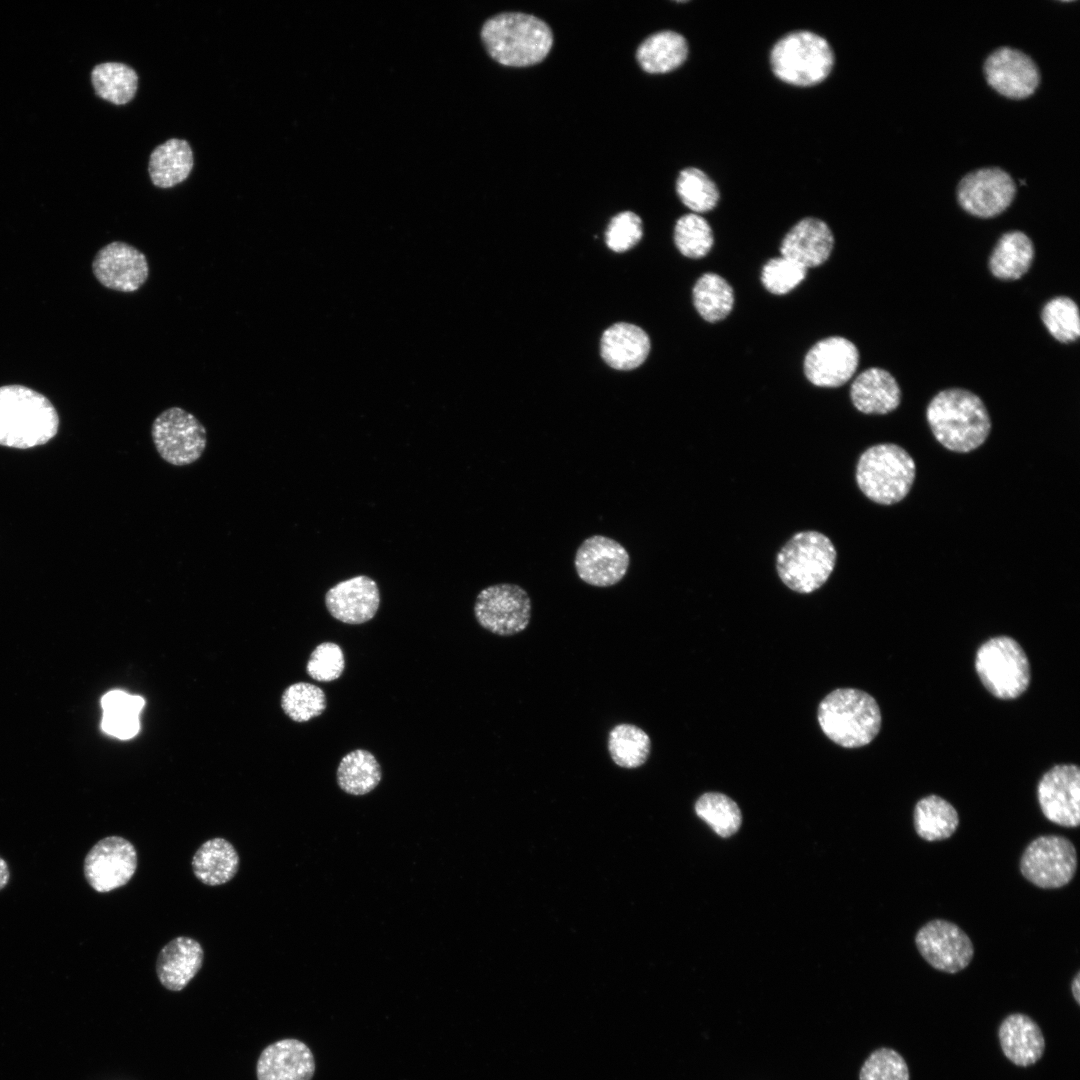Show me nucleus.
Wrapping results in <instances>:
<instances>
[{
    "mask_svg": "<svg viewBox=\"0 0 1080 1080\" xmlns=\"http://www.w3.org/2000/svg\"><path fill=\"white\" fill-rule=\"evenodd\" d=\"M344 668V653L340 646L333 642L319 644L311 653L306 665L308 675L321 682L338 679Z\"/></svg>",
    "mask_w": 1080,
    "mask_h": 1080,
    "instance_id": "c03bdc74",
    "label": "nucleus"
},
{
    "mask_svg": "<svg viewBox=\"0 0 1080 1080\" xmlns=\"http://www.w3.org/2000/svg\"><path fill=\"white\" fill-rule=\"evenodd\" d=\"M1077 870V852L1073 843L1060 835H1042L1032 840L1020 859L1021 874L1043 889L1067 885Z\"/></svg>",
    "mask_w": 1080,
    "mask_h": 1080,
    "instance_id": "9d476101",
    "label": "nucleus"
},
{
    "mask_svg": "<svg viewBox=\"0 0 1080 1080\" xmlns=\"http://www.w3.org/2000/svg\"><path fill=\"white\" fill-rule=\"evenodd\" d=\"M858 362V349L850 340L840 336L828 337L807 352L804 373L816 386L839 387L851 379Z\"/></svg>",
    "mask_w": 1080,
    "mask_h": 1080,
    "instance_id": "a211bd4d",
    "label": "nucleus"
},
{
    "mask_svg": "<svg viewBox=\"0 0 1080 1080\" xmlns=\"http://www.w3.org/2000/svg\"><path fill=\"white\" fill-rule=\"evenodd\" d=\"M984 72L992 88L1013 99L1030 96L1040 81L1035 62L1022 51L1011 47L994 50L985 61Z\"/></svg>",
    "mask_w": 1080,
    "mask_h": 1080,
    "instance_id": "6ab92c4d",
    "label": "nucleus"
},
{
    "mask_svg": "<svg viewBox=\"0 0 1080 1080\" xmlns=\"http://www.w3.org/2000/svg\"><path fill=\"white\" fill-rule=\"evenodd\" d=\"M817 718L823 733L844 748L869 744L882 723L874 697L855 688H838L826 695L818 706Z\"/></svg>",
    "mask_w": 1080,
    "mask_h": 1080,
    "instance_id": "20e7f679",
    "label": "nucleus"
},
{
    "mask_svg": "<svg viewBox=\"0 0 1080 1080\" xmlns=\"http://www.w3.org/2000/svg\"><path fill=\"white\" fill-rule=\"evenodd\" d=\"M693 303L704 320L708 322L723 320L733 308V289L720 275L705 273L697 280L693 288Z\"/></svg>",
    "mask_w": 1080,
    "mask_h": 1080,
    "instance_id": "c9c22d12",
    "label": "nucleus"
},
{
    "mask_svg": "<svg viewBox=\"0 0 1080 1080\" xmlns=\"http://www.w3.org/2000/svg\"><path fill=\"white\" fill-rule=\"evenodd\" d=\"M850 398L858 411L883 415L899 406L901 389L888 371L873 367L855 378L850 388Z\"/></svg>",
    "mask_w": 1080,
    "mask_h": 1080,
    "instance_id": "393cba45",
    "label": "nucleus"
},
{
    "mask_svg": "<svg viewBox=\"0 0 1080 1080\" xmlns=\"http://www.w3.org/2000/svg\"><path fill=\"white\" fill-rule=\"evenodd\" d=\"M686 39L675 31H660L650 35L638 47L636 57L643 70L666 73L679 67L687 58Z\"/></svg>",
    "mask_w": 1080,
    "mask_h": 1080,
    "instance_id": "c756f323",
    "label": "nucleus"
},
{
    "mask_svg": "<svg viewBox=\"0 0 1080 1080\" xmlns=\"http://www.w3.org/2000/svg\"><path fill=\"white\" fill-rule=\"evenodd\" d=\"M998 1038L1005 1057L1014 1065L1029 1067L1045 1052V1038L1039 1025L1028 1015L1012 1013L999 1025Z\"/></svg>",
    "mask_w": 1080,
    "mask_h": 1080,
    "instance_id": "b1692460",
    "label": "nucleus"
},
{
    "mask_svg": "<svg viewBox=\"0 0 1080 1080\" xmlns=\"http://www.w3.org/2000/svg\"><path fill=\"white\" fill-rule=\"evenodd\" d=\"M1034 259V245L1021 231H1010L1001 236L989 259L991 273L1003 280L1021 278Z\"/></svg>",
    "mask_w": 1080,
    "mask_h": 1080,
    "instance_id": "7c9ffc66",
    "label": "nucleus"
},
{
    "mask_svg": "<svg viewBox=\"0 0 1080 1080\" xmlns=\"http://www.w3.org/2000/svg\"><path fill=\"white\" fill-rule=\"evenodd\" d=\"M676 191L683 204L696 214L712 210L719 200L716 184L706 173L694 167L680 172Z\"/></svg>",
    "mask_w": 1080,
    "mask_h": 1080,
    "instance_id": "4c0bfd02",
    "label": "nucleus"
},
{
    "mask_svg": "<svg viewBox=\"0 0 1080 1080\" xmlns=\"http://www.w3.org/2000/svg\"><path fill=\"white\" fill-rule=\"evenodd\" d=\"M1072 996L1076 1003L1080 1004V972L1078 971L1071 982Z\"/></svg>",
    "mask_w": 1080,
    "mask_h": 1080,
    "instance_id": "de8ad7c7",
    "label": "nucleus"
},
{
    "mask_svg": "<svg viewBox=\"0 0 1080 1080\" xmlns=\"http://www.w3.org/2000/svg\"><path fill=\"white\" fill-rule=\"evenodd\" d=\"M58 427L57 411L44 395L23 385L0 387L1 446H41L55 437Z\"/></svg>",
    "mask_w": 1080,
    "mask_h": 1080,
    "instance_id": "f03ea898",
    "label": "nucleus"
},
{
    "mask_svg": "<svg viewBox=\"0 0 1080 1080\" xmlns=\"http://www.w3.org/2000/svg\"><path fill=\"white\" fill-rule=\"evenodd\" d=\"M859 1080H910L904 1057L892 1048L874 1050L859 1070Z\"/></svg>",
    "mask_w": 1080,
    "mask_h": 1080,
    "instance_id": "79ce46f5",
    "label": "nucleus"
},
{
    "mask_svg": "<svg viewBox=\"0 0 1080 1080\" xmlns=\"http://www.w3.org/2000/svg\"><path fill=\"white\" fill-rule=\"evenodd\" d=\"M315 1060L298 1039H282L265 1047L256 1064L257 1080H311Z\"/></svg>",
    "mask_w": 1080,
    "mask_h": 1080,
    "instance_id": "412c9836",
    "label": "nucleus"
},
{
    "mask_svg": "<svg viewBox=\"0 0 1080 1080\" xmlns=\"http://www.w3.org/2000/svg\"><path fill=\"white\" fill-rule=\"evenodd\" d=\"M204 958L201 944L187 936H179L163 946L156 961L160 983L168 990H183L199 972Z\"/></svg>",
    "mask_w": 1080,
    "mask_h": 1080,
    "instance_id": "5701e85b",
    "label": "nucleus"
},
{
    "mask_svg": "<svg viewBox=\"0 0 1080 1080\" xmlns=\"http://www.w3.org/2000/svg\"><path fill=\"white\" fill-rule=\"evenodd\" d=\"M975 669L984 687L996 698L1012 700L1028 688L1031 678L1028 657L1009 636H997L976 652Z\"/></svg>",
    "mask_w": 1080,
    "mask_h": 1080,
    "instance_id": "6e6552de",
    "label": "nucleus"
},
{
    "mask_svg": "<svg viewBox=\"0 0 1080 1080\" xmlns=\"http://www.w3.org/2000/svg\"><path fill=\"white\" fill-rule=\"evenodd\" d=\"M1041 319L1049 333L1061 343L1074 342L1080 336L1079 309L1069 297L1059 296L1048 301L1042 309Z\"/></svg>",
    "mask_w": 1080,
    "mask_h": 1080,
    "instance_id": "58836bf2",
    "label": "nucleus"
},
{
    "mask_svg": "<svg viewBox=\"0 0 1080 1080\" xmlns=\"http://www.w3.org/2000/svg\"><path fill=\"white\" fill-rule=\"evenodd\" d=\"M144 705L145 700L139 695H131L122 690L109 691L101 699L102 730L121 740L134 737L140 728L138 716Z\"/></svg>",
    "mask_w": 1080,
    "mask_h": 1080,
    "instance_id": "473e14b6",
    "label": "nucleus"
},
{
    "mask_svg": "<svg viewBox=\"0 0 1080 1080\" xmlns=\"http://www.w3.org/2000/svg\"><path fill=\"white\" fill-rule=\"evenodd\" d=\"M531 600L517 584L500 583L482 589L475 600L474 615L484 629L499 636L525 630L531 618Z\"/></svg>",
    "mask_w": 1080,
    "mask_h": 1080,
    "instance_id": "9b49d317",
    "label": "nucleus"
},
{
    "mask_svg": "<svg viewBox=\"0 0 1080 1080\" xmlns=\"http://www.w3.org/2000/svg\"><path fill=\"white\" fill-rule=\"evenodd\" d=\"M837 552L831 540L818 531L794 534L779 550L776 569L781 581L798 593L819 589L830 577Z\"/></svg>",
    "mask_w": 1080,
    "mask_h": 1080,
    "instance_id": "423d86ee",
    "label": "nucleus"
},
{
    "mask_svg": "<svg viewBox=\"0 0 1080 1080\" xmlns=\"http://www.w3.org/2000/svg\"><path fill=\"white\" fill-rule=\"evenodd\" d=\"M916 476L912 456L894 443H880L866 449L858 459L856 482L871 501L892 505L910 492Z\"/></svg>",
    "mask_w": 1080,
    "mask_h": 1080,
    "instance_id": "39448f33",
    "label": "nucleus"
},
{
    "mask_svg": "<svg viewBox=\"0 0 1080 1080\" xmlns=\"http://www.w3.org/2000/svg\"><path fill=\"white\" fill-rule=\"evenodd\" d=\"M1043 815L1054 824L1074 828L1080 824V770L1059 764L1048 770L1037 785Z\"/></svg>",
    "mask_w": 1080,
    "mask_h": 1080,
    "instance_id": "2eb2a0df",
    "label": "nucleus"
},
{
    "mask_svg": "<svg viewBox=\"0 0 1080 1080\" xmlns=\"http://www.w3.org/2000/svg\"><path fill=\"white\" fill-rule=\"evenodd\" d=\"M713 241L709 223L699 214H685L677 220L674 228V242L684 256L704 257L711 250Z\"/></svg>",
    "mask_w": 1080,
    "mask_h": 1080,
    "instance_id": "a19ab883",
    "label": "nucleus"
},
{
    "mask_svg": "<svg viewBox=\"0 0 1080 1080\" xmlns=\"http://www.w3.org/2000/svg\"><path fill=\"white\" fill-rule=\"evenodd\" d=\"M806 271L804 266L789 258L776 257L763 266L761 282L770 293L783 295L802 282Z\"/></svg>",
    "mask_w": 1080,
    "mask_h": 1080,
    "instance_id": "37998d69",
    "label": "nucleus"
},
{
    "mask_svg": "<svg viewBox=\"0 0 1080 1080\" xmlns=\"http://www.w3.org/2000/svg\"><path fill=\"white\" fill-rule=\"evenodd\" d=\"M382 778L381 767L367 750L357 749L346 754L337 768V783L346 793L359 796L374 790Z\"/></svg>",
    "mask_w": 1080,
    "mask_h": 1080,
    "instance_id": "72a5a7b5",
    "label": "nucleus"
},
{
    "mask_svg": "<svg viewBox=\"0 0 1080 1080\" xmlns=\"http://www.w3.org/2000/svg\"><path fill=\"white\" fill-rule=\"evenodd\" d=\"M328 612L346 624H362L371 620L380 604L376 582L365 575L341 581L325 595Z\"/></svg>",
    "mask_w": 1080,
    "mask_h": 1080,
    "instance_id": "aec40b11",
    "label": "nucleus"
},
{
    "mask_svg": "<svg viewBox=\"0 0 1080 1080\" xmlns=\"http://www.w3.org/2000/svg\"><path fill=\"white\" fill-rule=\"evenodd\" d=\"M327 701L324 691L311 683L297 682L282 694L281 707L292 720L306 722L322 714Z\"/></svg>",
    "mask_w": 1080,
    "mask_h": 1080,
    "instance_id": "ea45409f",
    "label": "nucleus"
},
{
    "mask_svg": "<svg viewBox=\"0 0 1080 1080\" xmlns=\"http://www.w3.org/2000/svg\"><path fill=\"white\" fill-rule=\"evenodd\" d=\"M10 878V872L7 862L0 857V891L5 888Z\"/></svg>",
    "mask_w": 1080,
    "mask_h": 1080,
    "instance_id": "49530a36",
    "label": "nucleus"
},
{
    "mask_svg": "<svg viewBox=\"0 0 1080 1080\" xmlns=\"http://www.w3.org/2000/svg\"><path fill=\"white\" fill-rule=\"evenodd\" d=\"M92 271L104 287L133 293L146 283L149 264L146 255L135 246L123 241H113L96 253Z\"/></svg>",
    "mask_w": 1080,
    "mask_h": 1080,
    "instance_id": "dca6fc26",
    "label": "nucleus"
},
{
    "mask_svg": "<svg viewBox=\"0 0 1080 1080\" xmlns=\"http://www.w3.org/2000/svg\"><path fill=\"white\" fill-rule=\"evenodd\" d=\"M926 417L936 440L957 453L980 447L991 430L990 416L981 398L962 388L937 393L927 406Z\"/></svg>",
    "mask_w": 1080,
    "mask_h": 1080,
    "instance_id": "f257e3e1",
    "label": "nucleus"
},
{
    "mask_svg": "<svg viewBox=\"0 0 1080 1080\" xmlns=\"http://www.w3.org/2000/svg\"><path fill=\"white\" fill-rule=\"evenodd\" d=\"M151 437L160 457L173 466L196 462L207 445L204 425L178 406L165 409L154 419Z\"/></svg>",
    "mask_w": 1080,
    "mask_h": 1080,
    "instance_id": "1a4fd4ad",
    "label": "nucleus"
},
{
    "mask_svg": "<svg viewBox=\"0 0 1080 1080\" xmlns=\"http://www.w3.org/2000/svg\"><path fill=\"white\" fill-rule=\"evenodd\" d=\"M915 944L929 965L950 974L965 969L974 955L970 937L958 925L943 919L924 924L916 933Z\"/></svg>",
    "mask_w": 1080,
    "mask_h": 1080,
    "instance_id": "ddd939ff",
    "label": "nucleus"
},
{
    "mask_svg": "<svg viewBox=\"0 0 1080 1080\" xmlns=\"http://www.w3.org/2000/svg\"><path fill=\"white\" fill-rule=\"evenodd\" d=\"M481 38L493 59L513 67L542 61L553 43L552 32L544 21L518 12L489 18L482 26Z\"/></svg>",
    "mask_w": 1080,
    "mask_h": 1080,
    "instance_id": "7ed1b4c3",
    "label": "nucleus"
},
{
    "mask_svg": "<svg viewBox=\"0 0 1080 1080\" xmlns=\"http://www.w3.org/2000/svg\"><path fill=\"white\" fill-rule=\"evenodd\" d=\"M833 246L834 237L828 225L820 219L807 217L788 231L782 240L780 252L781 256L807 269L823 264Z\"/></svg>",
    "mask_w": 1080,
    "mask_h": 1080,
    "instance_id": "4be33fe9",
    "label": "nucleus"
},
{
    "mask_svg": "<svg viewBox=\"0 0 1080 1080\" xmlns=\"http://www.w3.org/2000/svg\"><path fill=\"white\" fill-rule=\"evenodd\" d=\"M650 351L648 335L640 327L616 323L607 328L601 338V355L614 369L631 370L640 366Z\"/></svg>",
    "mask_w": 1080,
    "mask_h": 1080,
    "instance_id": "a878e982",
    "label": "nucleus"
},
{
    "mask_svg": "<svg viewBox=\"0 0 1080 1080\" xmlns=\"http://www.w3.org/2000/svg\"><path fill=\"white\" fill-rule=\"evenodd\" d=\"M90 82L97 97L116 106H123L135 98L139 78L131 66L118 61H106L94 65L90 72Z\"/></svg>",
    "mask_w": 1080,
    "mask_h": 1080,
    "instance_id": "c85d7f7f",
    "label": "nucleus"
},
{
    "mask_svg": "<svg viewBox=\"0 0 1080 1080\" xmlns=\"http://www.w3.org/2000/svg\"><path fill=\"white\" fill-rule=\"evenodd\" d=\"M239 855L224 838L205 841L194 853L192 870L205 885L219 886L232 880L239 869Z\"/></svg>",
    "mask_w": 1080,
    "mask_h": 1080,
    "instance_id": "cd10ccee",
    "label": "nucleus"
},
{
    "mask_svg": "<svg viewBox=\"0 0 1080 1080\" xmlns=\"http://www.w3.org/2000/svg\"><path fill=\"white\" fill-rule=\"evenodd\" d=\"M194 154L188 141L170 138L149 154L147 171L151 183L159 189H171L190 176Z\"/></svg>",
    "mask_w": 1080,
    "mask_h": 1080,
    "instance_id": "bb28decb",
    "label": "nucleus"
},
{
    "mask_svg": "<svg viewBox=\"0 0 1080 1080\" xmlns=\"http://www.w3.org/2000/svg\"><path fill=\"white\" fill-rule=\"evenodd\" d=\"M607 747L616 765L627 769L638 768L649 758L651 740L640 727L621 723L609 732Z\"/></svg>",
    "mask_w": 1080,
    "mask_h": 1080,
    "instance_id": "f704fd0d",
    "label": "nucleus"
},
{
    "mask_svg": "<svg viewBox=\"0 0 1080 1080\" xmlns=\"http://www.w3.org/2000/svg\"><path fill=\"white\" fill-rule=\"evenodd\" d=\"M773 73L795 86H813L831 72L834 54L826 39L811 31L791 32L779 39L770 53Z\"/></svg>",
    "mask_w": 1080,
    "mask_h": 1080,
    "instance_id": "0eeeda50",
    "label": "nucleus"
},
{
    "mask_svg": "<svg viewBox=\"0 0 1080 1080\" xmlns=\"http://www.w3.org/2000/svg\"><path fill=\"white\" fill-rule=\"evenodd\" d=\"M630 557L616 540L593 535L578 547L574 565L579 578L596 587H609L620 582L627 573Z\"/></svg>",
    "mask_w": 1080,
    "mask_h": 1080,
    "instance_id": "f3484780",
    "label": "nucleus"
},
{
    "mask_svg": "<svg viewBox=\"0 0 1080 1080\" xmlns=\"http://www.w3.org/2000/svg\"><path fill=\"white\" fill-rule=\"evenodd\" d=\"M695 811L721 837L731 836L741 825L738 805L722 793H704L698 798Z\"/></svg>",
    "mask_w": 1080,
    "mask_h": 1080,
    "instance_id": "e433bc0d",
    "label": "nucleus"
},
{
    "mask_svg": "<svg viewBox=\"0 0 1080 1080\" xmlns=\"http://www.w3.org/2000/svg\"><path fill=\"white\" fill-rule=\"evenodd\" d=\"M913 825L917 835L929 842L951 837L959 825V815L946 799L931 794L914 807Z\"/></svg>",
    "mask_w": 1080,
    "mask_h": 1080,
    "instance_id": "2f4dec72",
    "label": "nucleus"
},
{
    "mask_svg": "<svg viewBox=\"0 0 1080 1080\" xmlns=\"http://www.w3.org/2000/svg\"><path fill=\"white\" fill-rule=\"evenodd\" d=\"M137 869L134 845L120 836L99 840L84 859V876L99 893H107L126 885Z\"/></svg>",
    "mask_w": 1080,
    "mask_h": 1080,
    "instance_id": "f8f14e48",
    "label": "nucleus"
},
{
    "mask_svg": "<svg viewBox=\"0 0 1080 1080\" xmlns=\"http://www.w3.org/2000/svg\"><path fill=\"white\" fill-rule=\"evenodd\" d=\"M642 222L638 215L625 211L614 216L606 230L607 246L615 252H624L635 246L642 237Z\"/></svg>",
    "mask_w": 1080,
    "mask_h": 1080,
    "instance_id": "a18cd8bd",
    "label": "nucleus"
},
{
    "mask_svg": "<svg viewBox=\"0 0 1080 1080\" xmlns=\"http://www.w3.org/2000/svg\"><path fill=\"white\" fill-rule=\"evenodd\" d=\"M1016 187L1004 170L981 168L962 178L957 197L961 207L973 216L991 218L1002 213L1014 199Z\"/></svg>",
    "mask_w": 1080,
    "mask_h": 1080,
    "instance_id": "4468645a",
    "label": "nucleus"
}]
</instances>
